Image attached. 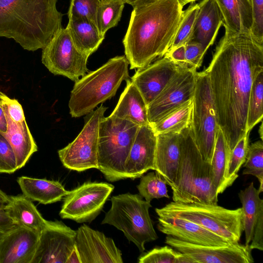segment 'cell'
Wrapping results in <instances>:
<instances>
[{"mask_svg":"<svg viewBox=\"0 0 263 263\" xmlns=\"http://www.w3.org/2000/svg\"><path fill=\"white\" fill-rule=\"evenodd\" d=\"M5 209L15 226L40 233L47 222L31 200L23 194L9 196L8 203L5 205Z\"/></svg>","mask_w":263,"mask_h":263,"instance_id":"24","label":"cell"},{"mask_svg":"<svg viewBox=\"0 0 263 263\" xmlns=\"http://www.w3.org/2000/svg\"><path fill=\"white\" fill-rule=\"evenodd\" d=\"M180 133L157 135L155 171L171 187L176 183L180 160Z\"/></svg>","mask_w":263,"mask_h":263,"instance_id":"21","label":"cell"},{"mask_svg":"<svg viewBox=\"0 0 263 263\" xmlns=\"http://www.w3.org/2000/svg\"><path fill=\"white\" fill-rule=\"evenodd\" d=\"M155 211L158 217L174 216L192 221L231 243L239 242L243 231L241 208L230 210L217 204L173 201Z\"/></svg>","mask_w":263,"mask_h":263,"instance_id":"7","label":"cell"},{"mask_svg":"<svg viewBox=\"0 0 263 263\" xmlns=\"http://www.w3.org/2000/svg\"><path fill=\"white\" fill-rule=\"evenodd\" d=\"M16 170L14 151L5 136L0 133V173L11 174Z\"/></svg>","mask_w":263,"mask_h":263,"instance_id":"40","label":"cell"},{"mask_svg":"<svg viewBox=\"0 0 263 263\" xmlns=\"http://www.w3.org/2000/svg\"><path fill=\"white\" fill-rule=\"evenodd\" d=\"M142 198L130 193L112 197L111 207L101 222L121 231L141 252L145 250V243L158 238L149 214L152 205Z\"/></svg>","mask_w":263,"mask_h":263,"instance_id":"8","label":"cell"},{"mask_svg":"<svg viewBox=\"0 0 263 263\" xmlns=\"http://www.w3.org/2000/svg\"><path fill=\"white\" fill-rule=\"evenodd\" d=\"M75 248L81 263H122V252L114 240L83 224L76 230Z\"/></svg>","mask_w":263,"mask_h":263,"instance_id":"16","label":"cell"},{"mask_svg":"<svg viewBox=\"0 0 263 263\" xmlns=\"http://www.w3.org/2000/svg\"><path fill=\"white\" fill-rule=\"evenodd\" d=\"M166 185L164 178L156 172L142 175L137 187L140 195L150 202L153 199L170 198Z\"/></svg>","mask_w":263,"mask_h":263,"instance_id":"34","label":"cell"},{"mask_svg":"<svg viewBox=\"0 0 263 263\" xmlns=\"http://www.w3.org/2000/svg\"><path fill=\"white\" fill-rule=\"evenodd\" d=\"M17 182L24 196L44 204L59 201L69 192L57 181L21 176Z\"/></svg>","mask_w":263,"mask_h":263,"instance_id":"26","label":"cell"},{"mask_svg":"<svg viewBox=\"0 0 263 263\" xmlns=\"http://www.w3.org/2000/svg\"><path fill=\"white\" fill-rule=\"evenodd\" d=\"M124 4H128L133 8L143 5L154 0H121Z\"/></svg>","mask_w":263,"mask_h":263,"instance_id":"48","label":"cell"},{"mask_svg":"<svg viewBox=\"0 0 263 263\" xmlns=\"http://www.w3.org/2000/svg\"><path fill=\"white\" fill-rule=\"evenodd\" d=\"M263 71L256 77L252 84L248 107L247 130L250 132L253 127L262 121L263 117Z\"/></svg>","mask_w":263,"mask_h":263,"instance_id":"33","label":"cell"},{"mask_svg":"<svg viewBox=\"0 0 263 263\" xmlns=\"http://www.w3.org/2000/svg\"><path fill=\"white\" fill-rule=\"evenodd\" d=\"M187 66L176 63L164 55L144 67L137 69L131 81L140 92L147 106L173 77Z\"/></svg>","mask_w":263,"mask_h":263,"instance_id":"17","label":"cell"},{"mask_svg":"<svg viewBox=\"0 0 263 263\" xmlns=\"http://www.w3.org/2000/svg\"><path fill=\"white\" fill-rule=\"evenodd\" d=\"M66 28L78 49L88 57L98 49L105 37L97 26L87 19H69Z\"/></svg>","mask_w":263,"mask_h":263,"instance_id":"28","label":"cell"},{"mask_svg":"<svg viewBox=\"0 0 263 263\" xmlns=\"http://www.w3.org/2000/svg\"><path fill=\"white\" fill-rule=\"evenodd\" d=\"M100 2V0H71L68 18L87 19L97 26V13Z\"/></svg>","mask_w":263,"mask_h":263,"instance_id":"38","label":"cell"},{"mask_svg":"<svg viewBox=\"0 0 263 263\" xmlns=\"http://www.w3.org/2000/svg\"><path fill=\"white\" fill-rule=\"evenodd\" d=\"M139 126L109 116L100 124L98 144V170L106 180L126 179L125 162Z\"/></svg>","mask_w":263,"mask_h":263,"instance_id":"6","label":"cell"},{"mask_svg":"<svg viewBox=\"0 0 263 263\" xmlns=\"http://www.w3.org/2000/svg\"><path fill=\"white\" fill-rule=\"evenodd\" d=\"M199 9V3H193L183 11L181 22L168 50L185 45L191 41Z\"/></svg>","mask_w":263,"mask_h":263,"instance_id":"35","label":"cell"},{"mask_svg":"<svg viewBox=\"0 0 263 263\" xmlns=\"http://www.w3.org/2000/svg\"><path fill=\"white\" fill-rule=\"evenodd\" d=\"M249 247L252 250H263V215L259 217L255 225Z\"/></svg>","mask_w":263,"mask_h":263,"instance_id":"44","label":"cell"},{"mask_svg":"<svg viewBox=\"0 0 263 263\" xmlns=\"http://www.w3.org/2000/svg\"><path fill=\"white\" fill-rule=\"evenodd\" d=\"M107 107L101 105L87 117L78 136L65 147L58 151L59 158L67 168L82 172L98 168V144L100 122Z\"/></svg>","mask_w":263,"mask_h":263,"instance_id":"10","label":"cell"},{"mask_svg":"<svg viewBox=\"0 0 263 263\" xmlns=\"http://www.w3.org/2000/svg\"><path fill=\"white\" fill-rule=\"evenodd\" d=\"M178 0H154L134 8L123 40L130 69L145 67L165 54L181 20Z\"/></svg>","mask_w":263,"mask_h":263,"instance_id":"2","label":"cell"},{"mask_svg":"<svg viewBox=\"0 0 263 263\" xmlns=\"http://www.w3.org/2000/svg\"><path fill=\"white\" fill-rule=\"evenodd\" d=\"M197 15L191 41L200 44L204 50L214 43L223 18L220 9L214 0H202L199 3Z\"/></svg>","mask_w":263,"mask_h":263,"instance_id":"22","label":"cell"},{"mask_svg":"<svg viewBox=\"0 0 263 263\" xmlns=\"http://www.w3.org/2000/svg\"><path fill=\"white\" fill-rule=\"evenodd\" d=\"M9 200V196H8L0 189V204H6Z\"/></svg>","mask_w":263,"mask_h":263,"instance_id":"50","label":"cell"},{"mask_svg":"<svg viewBox=\"0 0 263 263\" xmlns=\"http://www.w3.org/2000/svg\"><path fill=\"white\" fill-rule=\"evenodd\" d=\"M40 234L15 226L0 239V263H31Z\"/></svg>","mask_w":263,"mask_h":263,"instance_id":"20","label":"cell"},{"mask_svg":"<svg viewBox=\"0 0 263 263\" xmlns=\"http://www.w3.org/2000/svg\"><path fill=\"white\" fill-rule=\"evenodd\" d=\"M165 243L192 258L195 263H253L249 245L238 243L226 246L196 245L167 236Z\"/></svg>","mask_w":263,"mask_h":263,"instance_id":"15","label":"cell"},{"mask_svg":"<svg viewBox=\"0 0 263 263\" xmlns=\"http://www.w3.org/2000/svg\"><path fill=\"white\" fill-rule=\"evenodd\" d=\"M197 72L196 68L187 66L173 77L157 97L147 105L149 124L157 122L193 98Z\"/></svg>","mask_w":263,"mask_h":263,"instance_id":"13","label":"cell"},{"mask_svg":"<svg viewBox=\"0 0 263 263\" xmlns=\"http://www.w3.org/2000/svg\"><path fill=\"white\" fill-rule=\"evenodd\" d=\"M205 52L200 44L196 42H189L185 45L186 63L189 66L197 69L202 64Z\"/></svg>","mask_w":263,"mask_h":263,"instance_id":"42","label":"cell"},{"mask_svg":"<svg viewBox=\"0 0 263 263\" xmlns=\"http://www.w3.org/2000/svg\"><path fill=\"white\" fill-rule=\"evenodd\" d=\"M124 4L121 0H100L97 13V26L101 34L105 36L107 30L118 25Z\"/></svg>","mask_w":263,"mask_h":263,"instance_id":"32","label":"cell"},{"mask_svg":"<svg viewBox=\"0 0 263 263\" xmlns=\"http://www.w3.org/2000/svg\"><path fill=\"white\" fill-rule=\"evenodd\" d=\"M191 126L200 153L203 159L211 164L219 127L206 70L197 72Z\"/></svg>","mask_w":263,"mask_h":263,"instance_id":"9","label":"cell"},{"mask_svg":"<svg viewBox=\"0 0 263 263\" xmlns=\"http://www.w3.org/2000/svg\"><path fill=\"white\" fill-rule=\"evenodd\" d=\"M231 151L219 128L216 136L211 163L213 183L217 194H222L228 187L227 173Z\"/></svg>","mask_w":263,"mask_h":263,"instance_id":"30","label":"cell"},{"mask_svg":"<svg viewBox=\"0 0 263 263\" xmlns=\"http://www.w3.org/2000/svg\"><path fill=\"white\" fill-rule=\"evenodd\" d=\"M7 129L3 134L10 144L15 156L17 170L23 167L32 155L37 151L26 120L22 122L12 121L7 116Z\"/></svg>","mask_w":263,"mask_h":263,"instance_id":"27","label":"cell"},{"mask_svg":"<svg viewBox=\"0 0 263 263\" xmlns=\"http://www.w3.org/2000/svg\"><path fill=\"white\" fill-rule=\"evenodd\" d=\"M157 135L149 124L140 126L125 162L126 178L141 177L155 170Z\"/></svg>","mask_w":263,"mask_h":263,"instance_id":"18","label":"cell"},{"mask_svg":"<svg viewBox=\"0 0 263 263\" xmlns=\"http://www.w3.org/2000/svg\"><path fill=\"white\" fill-rule=\"evenodd\" d=\"M7 129V120L2 100L0 99V133H5Z\"/></svg>","mask_w":263,"mask_h":263,"instance_id":"47","label":"cell"},{"mask_svg":"<svg viewBox=\"0 0 263 263\" xmlns=\"http://www.w3.org/2000/svg\"><path fill=\"white\" fill-rule=\"evenodd\" d=\"M126 81V87L110 116L130 121L139 126L149 124L147 106L143 97L131 80Z\"/></svg>","mask_w":263,"mask_h":263,"instance_id":"23","label":"cell"},{"mask_svg":"<svg viewBox=\"0 0 263 263\" xmlns=\"http://www.w3.org/2000/svg\"><path fill=\"white\" fill-rule=\"evenodd\" d=\"M66 263H81V260L76 248L68 258Z\"/></svg>","mask_w":263,"mask_h":263,"instance_id":"49","label":"cell"},{"mask_svg":"<svg viewBox=\"0 0 263 263\" xmlns=\"http://www.w3.org/2000/svg\"><path fill=\"white\" fill-rule=\"evenodd\" d=\"M129 64L125 55L116 56L76 81L68 103L71 117L87 115L114 97L122 82L130 79Z\"/></svg>","mask_w":263,"mask_h":263,"instance_id":"5","label":"cell"},{"mask_svg":"<svg viewBox=\"0 0 263 263\" xmlns=\"http://www.w3.org/2000/svg\"><path fill=\"white\" fill-rule=\"evenodd\" d=\"M42 49V62L54 75L76 82L88 71L89 57L78 49L66 27L60 29Z\"/></svg>","mask_w":263,"mask_h":263,"instance_id":"11","label":"cell"},{"mask_svg":"<svg viewBox=\"0 0 263 263\" xmlns=\"http://www.w3.org/2000/svg\"><path fill=\"white\" fill-rule=\"evenodd\" d=\"M181 252L166 246L156 247L142 254L138 258L139 263H178Z\"/></svg>","mask_w":263,"mask_h":263,"instance_id":"39","label":"cell"},{"mask_svg":"<svg viewBox=\"0 0 263 263\" xmlns=\"http://www.w3.org/2000/svg\"><path fill=\"white\" fill-rule=\"evenodd\" d=\"M179 2L184 6L189 3H193L197 0H178Z\"/></svg>","mask_w":263,"mask_h":263,"instance_id":"51","label":"cell"},{"mask_svg":"<svg viewBox=\"0 0 263 263\" xmlns=\"http://www.w3.org/2000/svg\"><path fill=\"white\" fill-rule=\"evenodd\" d=\"M218 125L231 151L248 132V102L253 81L263 71V44L250 33L225 31L205 69Z\"/></svg>","mask_w":263,"mask_h":263,"instance_id":"1","label":"cell"},{"mask_svg":"<svg viewBox=\"0 0 263 263\" xmlns=\"http://www.w3.org/2000/svg\"><path fill=\"white\" fill-rule=\"evenodd\" d=\"M1 99L5 114L12 121L20 123L25 120L22 106L17 100L10 99L5 94Z\"/></svg>","mask_w":263,"mask_h":263,"instance_id":"43","label":"cell"},{"mask_svg":"<svg viewBox=\"0 0 263 263\" xmlns=\"http://www.w3.org/2000/svg\"><path fill=\"white\" fill-rule=\"evenodd\" d=\"M76 231L61 221H47L31 263H66L75 248Z\"/></svg>","mask_w":263,"mask_h":263,"instance_id":"14","label":"cell"},{"mask_svg":"<svg viewBox=\"0 0 263 263\" xmlns=\"http://www.w3.org/2000/svg\"><path fill=\"white\" fill-rule=\"evenodd\" d=\"M114 189L107 182H85L65 196L59 215L78 223L90 222L100 214Z\"/></svg>","mask_w":263,"mask_h":263,"instance_id":"12","label":"cell"},{"mask_svg":"<svg viewBox=\"0 0 263 263\" xmlns=\"http://www.w3.org/2000/svg\"><path fill=\"white\" fill-rule=\"evenodd\" d=\"M223 18L225 31L250 33L252 15L250 0H214Z\"/></svg>","mask_w":263,"mask_h":263,"instance_id":"25","label":"cell"},{"mask_svg":"<svg viewBox=\"0 0 263 263\" xmlns=\"http://www.w3.org/2000/svg\"><path fill=\"white\" fill-rule=\"evenodd\" d=\"M180 160L177 177L171 187L174 202L217 204L211 165L205 161L193 137L191 124L179 133Z\"/></svg>","mask_w":263,"mask_h":263,"instance_id":"4","label":"cell"},{"mask_svg":"<svg viewBox=\"0 0 263 263\" xmlns=\"http://www.w3.org/2000/svg\"><path fill=\"white\" fill-rule=\"evenodd\" d=\"M5 204H0V239L15 225L7 214L5 209Z\"/></svg>","mask_w":263,"mask_h":263,"instance_id":"45","label":"cell"},{"mask_svg":"<svg viewBox=\"0 0 263 263\" xmlns=\"http://www.w3.org/2000/svg\"><path fill=\"white\" fill-rule=\"evenodd\" d=\"M58 0H0V37L27 50L43 49L62 28Z\"/></svg>","mask_w":263,"mask_h":263,"instance_id":"3","label":"cell"},{"mask_svg":"<svg viewBox=\"0 0 263 263\" xmlns=\"http://www.w3.org/2000/svg\"><path fill=\"white\" fill-rule=\"evenodd\" d=\"M260 193L253 182L238 193L242 204V222L246 246L251 242L255 225L259 217L263 215V199L260 198Z\"/></svg>","mask_w":263,"mask_h":263,"instance_id":"29","label":"cell"},{"mask_svg":"<svg viewBox=\"0 0 263 263\" xmlns=\"http://www.w3.org/2000/svg\"><path fill=\"white\" fill-rule=\"evenodd\" d=\"M261 124L259 128V134L261 138V140L262 141V122L261 121Z\"/></svg>","mask_w":263,"mask_h":263,"instance_id":"52","label":"cell"},{"mask_svg":"<svg viewBox=\"0 0 263 263\" xmlns=\"http://www.w3.org/2000/svg\"><path fill=\"white\" fill-rule=\"evenodd\" d=\"M164 55L176 63L187 65L185 61V45L180 46L168 50Z\"/></svg>","mask_w":263,"mask_h":263,"instance_id":"46","label":"cell"},{"mask_svg":"<svg viewBox=\"0 0 263 263\" xmlns=\"http://www.w3.org/2000/svg\"><path fill=\"white\" fill-rule=\"evenodd\" d=\"M193 99L173 110L156 122L149 124L156 135L180 133L191 124Z\"/></svg>","mask_w":263,"mask_h":263,"instance_id":"31","label":"cell"},{"mask_svg":"<svg viewBox=\"0 0 263 263\" xmlns=\"http://www.w3.org/2000/svg\"><path fill=\"white\" fill-rule=\"evenodd\" d=\"M250 132L241 138L231 151L228 163L227 180L229 187L238 177V172L245 162L249 146Z\"/></svg>","mask_w":263,"mask_h":263,"instance_id":"37","label":"cell"},{"mask_svg":"<svg viewBox=\"0 0 263 263\" xmlns=\"http://www.w3.org/2000/svg\"><path fill=\"white\" fill-rule=\"evenodd\" d=\"M243 167V175H251L256 177L259 182L258 191L263 192V142L257 141L249 145Z\"/></svg>","mask_w":263,"mask_h":263,"instance_id":"36","label":"cell"},{"mask_svg":"<svg viewBox=\"0 0 263 263\" xmlns=\"http://www.w3.org/2000/svg\"><path fill=\"white\" fill-rule=\"evenodd\" d=\"M4 94H5V93H3L2 92H1V91H0V99H1V98H2V97L4 96Z\"/></svg>","mask_w":263,"mask_h":263,"instance_id":"53","label":"cell"},{"mask_svg":"<svg viewBox=\"0 0 263 263\" xmlns=\"http://www.w3.org/2000/svg\"><path fill=\"white\" fill-rule=\"evenodd\" d=\"M252 25L250 34L256 40L263 44V0H250Z\"/></svg>","mask_w":263,"mask_h":263,"instance_id":"41","label":"cell"},{"mask_svg":"<svg viewBox=\"0 0 263 263\" xmlns=\"http://www.w3.org/2000/svg\"><path fill=\"white\" fill-rule=\"evenodd\" d=\"M157 228L162 233L191 243L226 246L228 240L190 220L174 216L158 217Z\"/></svg>","mask_w":263,"mask_h":263,"instance_id":"19","label":"cell"}]
</instances>
